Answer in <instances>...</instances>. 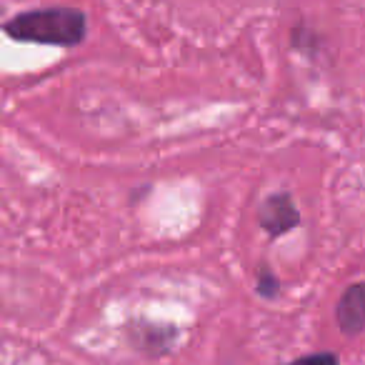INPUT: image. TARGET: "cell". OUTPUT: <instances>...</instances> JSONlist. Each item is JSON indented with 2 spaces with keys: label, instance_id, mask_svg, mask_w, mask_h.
<instances>
[{
  "label": "cell",
  "instance_id": "1",
  "mask_svg": "<svg viewBox=\"0 0 365 365\" xmlns=\"http://www.w3.org/2000/svg\"><path fill=\"white\" fill-rule=\"evenodd\" d=\"M3 33L18 43L76 48L88 36V16L78 8L53 6L26 11L3 23Z\"/></svg>",
  "mask_w": 365,
  "mask_h": 365
},
{
  "label": "cell",
  "instance_id": "2",
  "mask_svg": "<svg viewBox=\"0 0 365 365\" xmlns=\"http://www.w3.org/2000/svg\"><path fill=\"white\" fill-rule=\"evenodd\" d=\"M258 223L268 235L278 238L300 225V213L290 193H270L258 208Z\"/></svg>",
  "mask_w": 365,
  "mask_h": 365
},
{
  "label": "cell",
  "instance_id": "3",
  "mask_svg": "<svg viewBox=\"0 0 365 365\" xmlns=\"http://www.w3.org/2000/svg\"><path fill=\"white\" fill-rule=\"evenodd\" d=\"M335 323L345 335H360L365 330V283H353L345 288L335 305Z\"/></svg>",
  "mask_w": 365,
  "mask_h": 365
},
{
  "label": "cell",
  "instance_id": "4",
  "mask_svg": "<svg viewBox=\"0 0 365 365\" xmlns=\"http://www.w3.org/2000/svg\"><path fill=\"white\" fill-rule=\"evenodd\" d=\"M278 290H280V283L273 275V270H270L268 265H260L258 268V293L263 295V298H275Z\"/></svg>",
  "mask_w": 365,
  "mask_h": 365
},
{
  "label": "cell",
  "instance_id": "5",
  "mask_svg": "<svg viewBox=\"0 0 365 365\" xmlns=\"http://www.w3.org/2000/svg\"><path fill=\"white\" fill-rule=\"evenodd\" d=\"M285 365H338V358L333 353H313V355H303V358H295Z\"/></svg>",
  "mask_w": 365,
  "mask_h": 365
}]
</instances>
